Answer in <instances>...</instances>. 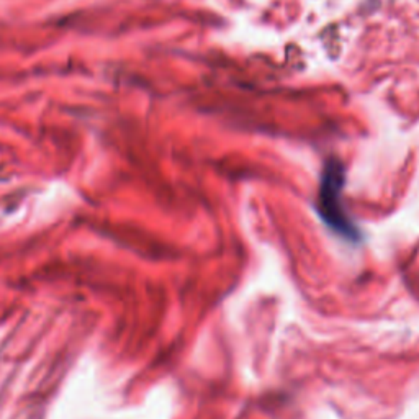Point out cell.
Instances as JSON below:
<instances>
[{
    "label": "cell",
    "instance_id": "obj_1",
    "mask_svg": "<svg viewBox=\"0 0 419 419\" xmlns=\"http://www.w3.org/2000/svg\"><path fill=\"white\" fill-rule=\"evenodd\" d=\"M345 183L344 166L338 159H331L324 166L321 183L318 192V213L324 224L344 238L349 243H359L362 239L360 229L357 228L343 207L340 193Z\"/></svg>",
    "mask_w": 419,
    "mask_h": 419
}]
</instances>
